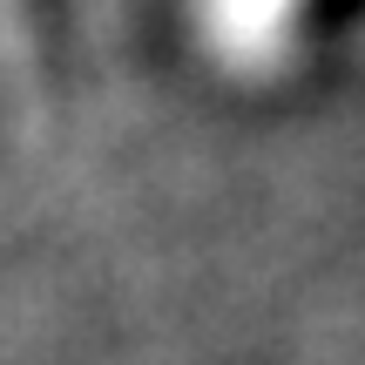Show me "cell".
<instances>
[{
	"label": "cell",
	"instance_id": "6da1fadb",
	"mask_svg": "<svg viewBox=\"0 0 365 365\" xmlns=\"http://www.w3.org/2000/svg\"><path fill=\"white\" fill-rule=\"evenodd\" d=\"M312 0H190L196 48L237 81H271L298 61Z\"/></svg>",
	"mask_w": 365,
	"mask_h": 365
}]
</instances>
